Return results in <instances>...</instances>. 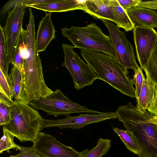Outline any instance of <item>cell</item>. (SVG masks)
Returning a JSON list of instances; mask_svg holds the SVG:
<instances>
[{
    "label": "cell",
    "instance_id": "cell-31",
    "mask_svg": "<svg viewBox=\"0 0 157 157\" xmlns=\"http://www.w3.org/2000/svg\"><path fill=\"white\" fill-rule=\"evenodd\" d=\"M136 6L149 9L157 10V1H142Z\"/></svg>",
    "mask_w": 157,
    "mask_h": 157
},
{
    "label": "cell",
    "instance_id": "cell-8",
    "mask_svg": "<svg viewBox=\"0 0 157 157\" xmlns=\"http://www.w3.org/2000/svg\"><path fill=\"white\" fill-rule=\"evenodd\" d=\"M32 147L43 157H82L83 151L78 152L65 145L54 136L40 131Z\"/></svg>",
    "mask_w": 157,
    "mask_h": 157
},
{
    "label": "cell",
    "instance_id": "cell-30",
    "mask_svg": "<svg viewBox=\"0 0 157 157\" xmlns=\"http://www.w3.org/2000/svg\"><path fill=\"white\" fill-rule=\"evenodd\" d=\"M21 0H11L7 2L2 7L0 11L1 14H3L9 10L13 8L16 4Z\"/></svg>",
    "mask_w": 157,
    "mask_h": 157
},
{
    "label": "cell",
    "instance_id": "cell-16",
    "mask_svg": "<svg viewBox=\"0 0 157 157\" xmlns=\"http://www.w3.org/2000/svg\"><path fill=\"white\" fill-rule=\"evenodd\" d=\"M156 96L155 84L148 77L144 78L139 98L136 100V107L143 111L147 110L154 101Z\"/></svg>",
    "mask_w": 157,
    "mask_h": 157
},
{
    "label": "cell",
    "instance_id": "cell-4",
    "mask_svg": "<svg viewBox=\"0 0 157 157\" xmlns=\"http://www.w3.org/2000/svg\"><path fill=\"white\" fill-rule=\"evenodd\" d=\"M61 32L75 48L101 52L115 58L109 36L105 35L94 23L82 27H63Z\"/></svg>",
    "mask_w": 157,
    "mask_h": 157
},
{
    "label": "cell",
    "instance_id": "cell-18",
    "mask_svg": "<svg viewBox=\"0 0 157 157\" xmlns=\"http://www.w3.org/2000/svg\"><path fill=\"white\" fill-rule=\"evenodd\" d=\"M25 34L26 30L22 27L11 63V64L17 67L21 73L23 71L24 61L27 52L25 44Z\"/></svg>",
    "mask_w": 157,
    "mask_h": 157
},
{
    "label": "cell",
    "instance_id": "cell-20",
    "mask_svg": "<svg viewBox=\"0 0 157 157\" xmlns=\"http://www.w3.org/2000/svg\"><path fill=\"white\" fill-rule=\"evenodd\" d=\"M143 69L146 77L155 83H157V43L152 54Z\"/></svg>",
    "mask_w": 157,
    "mask_h": 157
},
{
    "label": "cell",
    "instance_id": "cell-5",
    "mask_svg": "<svg viewBox=\"0 0 157 157\" xmlns=\"http://www.w3.org/2000/svg\"><path fill=\"white\" fill-rule=\"evenodd\" d=\"M29 104L36 110H42L48 115L55 117L63 115L67 117L73 113L98 114L102 112L88 109L85 106L76 103L66 97L58 89L46 97L33 100Z\"/></svg>",
    "mask_w": 157,
    "mask_h": 157
},
{
    "label": "cell",
    "instance_id": "cell-24",
    "mask_svg": "<svg viewBox=\"0 0 157 157\" xmlns=\"http://www.w3.org/2000/svg\"><path fill=\"white\" fill-rule=\"evenodd\" d=\"M113 129L119 136L128 150L137 155L139 152L137 145L127 130H122L116 127H113Z\"/></svg>",
    "mask_w": 157,
    "mask_h": 157
},
{
    "label": "cell",
    "instance_id": "cell-22",
    "mask_svg": "<svg viewBox=\"0 0 157 157\" xmlns=\"http://www.w3.org/2000/svg\"><path fill=\"white\" fill-rule=\"evenodd\" d=\"M3 135L0 140V153L2 154L6 151L10 153L11 149H18L21 148V146L16 144L14 141L15 136L11 134L3 126Z\"/></svg>",
    "mask_w": 157,
    "mask_h": 157
},
{
    "label": "cell",
    "instance_id": "cell-14",
    "mask_svg": "<svg viewBox=\"0 0 157 157\" xmlns=\"http://www.w3.org/2000/svg\"><path fill=\"white\" fill-rule=\"evenodd\" d=\"M84 1L74 0H51L42 3L31 5L27 7L50 12H61L81 10L83 11Z\"/></svg>",
    "mask_w": 157,
    "mask_h": 157
},
{
    "label": "cell",
    "instance_id": "cell-29",
    "mask_svg": "<svg viewBox=\"0 0 157 157\" xmlns=\"http://www.w3.org/2000/svg\"><path fill=\"white\" fill-rule=\"evenodd\" d=\"M121 6L126 11L136 6L141 0H117Z\"/></svg>",
    "mask_w": 157,
    "mask_h": 157
},
{
    "label": "cell",
    "instance_id": "cell-10",
    "mask_svg": "<svg viewBox=\"0 0 157 157\" xmlns=\"http://www.w3.org/2000/svg\"><path fill=\"white\" fill-rule=\"evenodd\" d=\"M23 0L17 3L13 10L8 12L6 25L2 28L6 44L10 63L13 58L14 51L21 28L26 7Z\"/></svg>",
    "mask_w": 157,
    "mask_h": 157
},
{
    "label": "cell",
    "instance_id": "cell-7",
    "mask_svg": "<svg viewBox=\"0 0 157 157\" xmlns=\"http://www.w3.org/2000/svg\"><path fill=\"white\" fill-rule=\"evenodd\" d=\"M101 20L108 29L118 62L126 71L131 69L136 71L140 67L136 62L133 45L127 38L125 33L113 22L105 19Z\"/></svg>",
    "mask_w": 157,
    "mask_h": 157
},
{
    "label": "cell",
    "instance_id": "cell-34",
    "mask_svg": "<svg viewBox=\"0 0 157 157\" xmlns=\"http://www.w3.org/2000/svg\"><path fill=\"white\" fill-rule=\"evenodd\" d=\"M156 96H157V83L155 84Z\"/></svg>",
    "mask_w": 157,
    "mask_h": 157
},
{
    "label": "cell",
    "instance_id": "cell-2",
    "mask_svg": "<svg viewBox=\"0 0 157 157\" xmlns=\"http://www.w3.org/2000/svg\"><path fill=\"white\" fill-rule=\"evenodd\" d=\"M81 54L97 74L98 79L108 83L121 93L132 98H136L132 80L115 58L105 53L80 49Z\"/></svg>",
    "mask_w": 157,
    "mask_h": 157
},
{
    "label": "cell",
    "instance_id": "cell-15",
    "mask_svg": "<svg viewBox=\"0 0 157 157\" xmlns=\"http://www.w3.org/2000/svg\"><path fill=\"white\" fill-rule=\"evenodd\" d=\"M110 0H87L83 2V11L96 19L115 23L110 8Z\"/></svg>",
    "mask_w": 157,
    "mask_h": 157
},
{
    "label": "cell",
    "instance_id": "cell-1",
    "mask_svg": "<svg viewBox=\"0 0 157 157\" xmlns=\"http://www.w3.org/2000/svg\"><path fill=\"white\" fill-rule=\"evenodd\" d=\"M116 113L126 130L137 144L139 157H157V124L147 120L153 116L138 109L132 102L119 106Z\"/></svg>",
    "mask_w": 157,
    "mask_h": 157
},
{
    "label": "cell",
    "instance_id": "cell-6",
    "mask_svg": "<svg viewBox=\"0 0 157 157\" xmlns=\"http://www.w3.org/2000/svg\"><path fill=\"white\" fill-rule=\"evenodd\" d=\"M62 46L64 56L62 65L67 69L71 75L75 88L79 90L92 85L98 79L94 70L74 51V46L63 44Z\"/></svg>",
    "mask_w": 157,
    "mask_h": 157
},
{
    "label": "cell",
    "instance_id": "cell-13",
    "mask_svg": "<svg viewBox=\"0 0 157 157\" xmlns=\"http://www.w3.org/2000/svg\"><path fill=\"white\" fill-rule=\"evenodd\" d=\"M135 27L157 28V12L151 9L135 6L126 11Z\"/></svg>",
    "mask_w": 157,
    "mask_h": 157
},
{
    "label": "cell",
    "instance_id": "cell-26",
    "mask_svg": "<svg viewBox=\"0 0 157 157\" xmlns=\"http://www.w3.org/2000/svg\"><path fill=\"white\" fill-rule=\"evenodd\" d=\"M12 80L13 97L15 100H19L22 82V73L16 66L13 65L10 73Z\"/></svg>",
    "mask_w": 157,
    "mask_h": 157
},
{
    "label": "cell",
    "instance_id": "cell-19",
    "mask_svg": "<svg viewBox=\"0 0 157 157\" xmlns=\"http://www.w3.org/2000/svg\"><path fill=\"white\" fill-rule=\"evenodd\" d=\"M111 140L109 139L99 138L96 145L93 148L83 150L82 157H101L105 155L110 149Z\"/></svg>",
    "mask_w": 157,
    "mask_h": 157
},
{
    "label": "cell",
    "instance_id": "cell-32",
    "mask_svg": "<svg viewBox=\"0 0 157 157\" xmlns=\"http://www.w3.org/2000/svg\"><path fill=\"white\" fill-rule=\"evenodd\" d=\"M147 109L151 115L157 116V96H155L154 101L149 105Z\"/></svg>",
    "mask_w": 157,
    "mask_h": 157
},
{
    "label": "cell",
    "instance_id": "cell-23",
    "mask_svg": "<svg viewBox=\"0 0 157 157\" xmlns=\"http://www.w3.org/2000/svg\"><path fill=\"white\" fill-rule=\"evenodd\" d=\"M12 101L0 93V125L8 124L10 117V106Z\"/></svg>",
    "mask_w": 157,
    "mask_h": 157
},
{
    "label": "cell",
    "instance_id": "cell-27",
    "mask_svg": "<svg viewBox=\"0 0 157 157\" xmlns=\"http://www.w3.org/2000/svg\"><path fill=\"white\" fill-rule=\"evenodd\" d=\"M134 72L135 74L133 75V78L132 80L133 83L135 84L136 86V98L137 100L139 97L143 82L145 77L143 73L142 69L141 67H140Z\"/></svg>",
    "mask_w": 157,
    "mask_h": 157
},
{
    "label": "cell",
    "instance_id": "cell-3",
    "mask_svg": "<svg viewBox=\"0 0 157 157\" xmlns=\"http://www.w3.org/2000/svg\"><path fill=\"white\" fill-rule=\"evenodd\" d=\"M10 109V121L3 126L20 141L33 143L43 122L39 112L21 100H15Z\"/></svg>",
    "mask_w": 157,
    "mask_h": 157
},
{
    "label": "cell",
    "instance_id": "cell-9",
    "mask_svg": "<svg viewBox=\"0 0 157 157\" xmlns=\"http://www.w3.org/2000/svg\"><path fill=\"white\" fill-rule=\"evenodd\" d=\"M116 118H118L116 112H106L98 114H80L78 116L57 120L43 119L41 130L45 128L52 127L79 129L91 124Z\"/></svg>",
    "mask_w": 157,
    "mask_h": 157
},
{
    "label": "cell",
    "instance_id": "cell-12",
    "mask_svg": "<svg viewBox=\"0 0 157 157\" xmlns=\"http://www.w3.org/2000/svg\"><path fill=\"white\" fill-rule=\"evenodd\" d=\"M52 13H45V15L40 21L37 31L36 46L39 53L45 50L50 42L55 39L56 31L52 20Z\"/></svg>",
    "mask_w": 157,
    "mask_h": 157
},
{
    "label": "cell",
    "instance_id": "cell-17",
    "mask_svg": "<svg viewBox=\"0 0 157 157\" xmlns=\"http://www.w3.org/2000/svg\"><path fill=\"white\" fill-rule=\"evenodd\" d=\"M110 8L114 17L115 23L118 28L123 29L126 32L133 30L135 26L126 11L117 0H110Z\"/></svg>",
    "mask_w": 157,
    "mask_h": 157
},
{
    "label": "cell",
    "instance_id": "cell-11",
    "mask_svg": "<svg viewBox=\"0 0 157 157\" xmlns=\"http://www.w3.org/2000/svg\"><path fill=\"white\" fill-rule=\"evenodd\" d=\"M133 33L137 57L143 69L157 43V32L153 28L137 26Z\"/></svg>",
    "mask_w": 157,
    "mask_h": 157
},
{
    "label": "cell",
    "instance_id": "cell-33",
    "mask_svg": "<svg viewBox=\"0 0 157 157\" xmlns=\"http://www.w3.org/2000/svg\"><path fill=\"white\" fill-rule=\"evenodd\" d=\"M50 1L51 0H23V2L25 6L27 7L29 5L42 3Z\"/></svg>",
    "mask_w": 157,
    "mask_h": 157
},
{
    "label": "cell",
    "instance_id": "cell-28",
    "mask_svg": "<svg viewBox=\"0 0 157 157\" xmlns=\"http://www.w3.org/2000/svg\"><path fill=\"white\" fill-rule=\"evenodd\" d=\"M9 157H43L38 154L32 147L21 146L19 153L15 155H10Z\"/></svg>",
    "mask_w": 157,
    "mask_h": 157
},
{
    "label": "cell",
    "instance_id": "cell-25",
    "mask_svg": "<svg viewBox=\"0 0 157 157\" xmlns=\"http://www.w3.org/2000/svg\"><path fill=\"white\" fill-rule=\"evenodd\" d=\"M0 93L13 101V89L10 73L6 76L0 69Z\"/></svg>",
    "mask_w": 157,
    "mask_h": 157
},
{
    "label": "cell",
    "instance_id": "cell-21",
    "mask_svg": "<svg viewBox=\"0 0 157 157\" xmlns=\"http://www.w3.org/2000/svg\"><path fill=\"white\" fill-rule=\"evenodd\" d=\"M0 69L6 76L10 63L4 33L1 25H0Z\"/></svg>",
    "mask_w": 157,
    "mask_h": 157
}]
</instances>
